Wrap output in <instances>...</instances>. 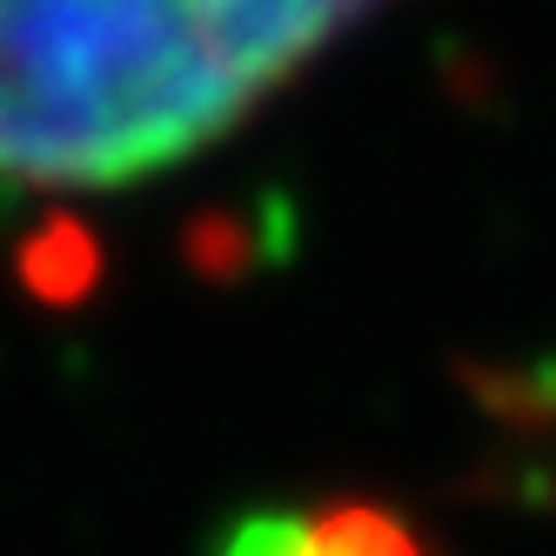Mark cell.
I'll return each instance as SVG.
<instances>
[{
	"label": "cell",
	"instance_id": "1",
	"mask_svg": "<svg viewBox=\"0 0 556 556\" xmlns=\"http://www.w3.org/2000/svg\"><path fill=\"white\" fill-rule=\"evenodd\" d=\"M376 0H0V181L122 188L222 141Z\"/></svg>",
	"mask_w": 556,
	"mask_h": 556
},
{
	"label": "cell",
	"instance_id": "2",
	"mask_svg": "<svg viewBox=\"0 0 556 556\" xmlns=\"http://www.w3.org/2000/svg\"><path fill=\"white\" fill-rule=\"evenodd\" d=\"M222 556H422L395 516L329 509V516H249Z\"/></svg>",
	"mask_w": 556,
	"mask_h": 556
}]
</instances>
